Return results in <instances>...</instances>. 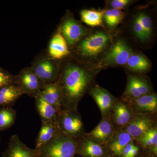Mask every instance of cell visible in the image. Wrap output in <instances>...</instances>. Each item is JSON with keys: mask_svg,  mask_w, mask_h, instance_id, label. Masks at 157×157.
<instances>
[{"mask_svg": "<svg viewBox=\"0 0 157 157\" xmlns=\"http://www.w3.org/2000/svg\"><path fill=\"white\" fill-rule=\"evenodd\" d=\"M61 63L57 81L61 93V109H78L79 102L93 87L94 72L76 59Z\"/></svg>", "mask_w": 157, "mask_h": 157, "instance_id": "cell-1", "label": "cell"}, {"mask_svg": "<svg viewBox=\"0 0 157 157\" xmlns=\"http://www.w3.org/2000/svg\"><path fill=\"white\" fill-rule=\"evenodd\" d=\"M111 42L109 34L103 31H97L85 36L72 48L78 57L77 60L93 61L105 52Z\"/></svg>", "mask_w": 157, "mask_h": 157, "instance_id": "cell-2", "label": "cell"}, {"mask_svg": "<svg viewBox=\"0 0 157 157\" xmlns=\"http://www.w3.org/2000/svg\"><path fill=\"white\" fill-rule=\"evenodd\" d=\"M56 121L61 132L69 137L78 139L86 135L78 109H61L57 113Z\"/></svg>", "mask_w": 157, "mask_h": 157, "instance_id": "cell-3", "label": "cell"}, {"mask_svg": "<svg viewBox=\"0 0 157 157\" xmlns=\"http://www.w3.org/2000/svg\"><path fill=\"white\" fill-rule=\"evenodd\" d=\"M31 67L45 84L56 82L60 73L61 60L55 59L49 56L48 52L42 53L32 62Z\"/></svg>", "mask_w": 157, "mask_h": 157, "instance_id": "cell-4", "label": "cell"}, {"mask_svg": "<svg viewBox=\"0 0 157 157\" xmlns=\"http://www.w3.org/2000/svg\"><path fill=\"white\" fill-rule=\"evenodd\" d=\"M77 143V139L61 132L50 142L37 150L48 157H75Z\"/></svg>", "mask_w": 157, "mask_h": 157, "instance_id": "cell-5", "label": "cell"}, {"mask_svg": "<svg viewBox=\"0 0 157 157\" xmlns=\"http://www.w3.org/2000/svg\"><path fill=\"white\" fill-rule=\"evenodd\" d=\"M58 30L67 41L69 48H72L88 34L86 29L68 11L62 18Z\"/></svg>", "mask_w": 157, "mask_h": 157, "instance_id": "cell-6", "label": "cell"}, {"mask_svg": "<svg viewBox=\"0 0 157 157\" xmlns=\"http://www.w3.org/2000/svg\"><path fill=\"white\" fill-rule=\"evenodd\" d=\"M132 53V49L127 42L124 39H118L104 55L98 63V68L125 66Z\"/></svg>", "mask_w": 157, "mask_h": 157, "instance_id": "cell-7", "label": "cell"}, {"mask_svg": "<svg viewBox=\"0 0 157 157\" xmlns=\"http://www.w3.org/2000/svg\"><path fill=\"white\" fill-rule=\"evenodd\" d=\"M15 76V84L23 95L31 98H36L46 85L31 67L23 68Z\"/></svg>", "mask_w": 157, "mask_h": 157, "instance_id": "cell-8", "label": "cell"}, {"mask_svg": "<svg viewBox=\"0 0 157 157\" xmlns=\"http://www.w3.org/2000/svg\"><path fill=\"white\" fill-rule=\"evenodd\" d=\"M151 88L145 78L135 75L128 76L125 91L123 98L129 101L151 94Z\"/></svg>", "mask_w": 157, "mask_h": 157, "instance_id": "cell-9", "label": "cell"}, {"mask_svg": "<svg viewBox=\"0 0 157 157\" xmlns=\"http://www.w3.org/2000/svg\"><path fill=\"white\" fill-rule=\"evenodd\" d=\"M115 134L112 121L105 117L104 118H103L98 126L86 136L96 143L102 146L109 143Z\"/></svg>", "mask_w": 157, "mask_h": 157, "instance_id": "cell-10", "label": "cell"}, {"mask_svg": "<svg viewBox=\"0 0 157 157\" xmlns=\"http://www.w3.org/2000/svg\"><path fill=\"white\" fill-rule=\"evenodd\" d=\"M89 94L98 104L102 116L104 117L108 116L112 112L117 101L114 97L107 90L98 85L93 86Z\"/></svg>", "mask_w": 157, "mask_h": 157, "instance_id": "cell-11", "label": "cell"}, {"mask_svg": "<svg viewBox=\"0 0 157 157\" xmlns=\"http://www.w3.org/2000/svg\"><path fill=\"white\" fill-rule=\"evenodd\" d=\"M130 102L131 109L135 115H147L157 111V97L155 94L145 95Z\"/></svg>", "mask_w": 157, "mask_h": 157, "instance_id": "cell-12", "label": "cell"}, {"mask_svg": "<svg viewBox=\"0 0 157 157\" xmlns=\"http://www.w3.org/2000/svg\"><path fill=\"white\" fill-rule=\"evenodd\" d=\"M105 154V149L102 145L86 135L77 139L76 155L81 157H104Z\"/></svg>", "mask_w": 157, "mask_h": 157, "instance_id": "cell-13", "label": "cell"}, {"mask_svg": "<svg viewBox=\"0 0 157 157\" xmlns=\"http://www.w3.org/2000/svg\"><path fill=\"white\" fill-rule=\"evenodd\" d=\"M38 151L24 144L17 135H12L3 157H36Z\"/></svg>", "mask_w": 157, "mask_h": 157, "instance_id": "cell-14", "label": "cell"}, {"mask_svg": "<svg viewBox=\"0 0 157 157\" xmlns=\"http://www.w3.org/2000/svg\"><path fill=\"white\" fill-rule=\"evenodd\" d=\"M48 53L51 57L58 60H61L71 53L67 41L58 30L51 39Z\"/></svg>", "mask_w": 157, "mask_h": 157, "instance_id": "cell-15", "label": "cell"}, {"mask_svg": "<svg viewBox=\"0 0 157 157\" xmlns=\"http://www.w3.org/2000/svg\"><path fill=\"white\" fill-rule=\"evenodd\" d=\"M152 121L146 115H137L125 126V131L132 138H138L152 128Z\"/></svg>", "mask_w": 157, "mask_h": 157, "instance_id": "cell-16", "label": "cell"}, {"mask_svg": "<svg viewBox=\"0 0 157 157\" xmlns=\"http://www.w3.org/2000/svg\"><path fill=\"white\" fill-rule=\"evenodd\" d=\"M60 132L56 121H42V126L37 136L35 149H40Z\"/></svg>", "mask_w": 157, "mask_h": 157, "instance_id": "cell-17", "label": "cell"}, {"mask_svg": "<svg viewBox=\"0 0 157 157\" xmlns=\"http://www.w3.org/2000/svg\"><path fill=\"white\" fill-rule=\"evenodd\" d=\"M113 112V123L118 127L126 126L135 115L131 107L121 101H116Z\"/></svg>", "mask_w": 157, "mask_h": 157, "instance_id": "cell-18", "label": "cell"}, {"mask_svg": "<svg viewBox=\"0 0 157 157\" xmlns=\"http://www.w3.org/2000/svg\"><path fill=\"white\" fill-rule=\"evenodd\" d=\"M39 94L47 103L55 107L58 112L61 109V93L57 81L45 85Z\"/></svg>", "mask_w": 157, "mask_h": 157, "instance_id": "cell-19", "label": "cell"}, {"mask_svg": "<svg viewBox=\"0 0 157 157\" xmlns=\"http://www.w3.org/2000/svg\"><path fill=\"white\" fill-rule=\"evenodd\" d=\"M23 94L15 84L6 86L0 88V106L11 107Z\"/></svg>", "mask_w": 157, "mask_h": 157, "instance_id": "cell-20", "label": "cell"}, {"mask_svg": "<svg viewBox=\"0 0 157 157\" xmlns=\"http://www.w3.org/2000/svg\"><path fill=\"white\" fill-rule=\"evenodd\" d=\"M125 66L129 70L141 73L148 71L151 67V64L148 59L144 55L132 53Z\"/></svg>", "mask_w": 157, "mask_h": 157, "instance_id": "cell-21", "label": "cell"}, {"mask_svg": "<svg viewBox=\"0 0 157 157\" xmlns=\"http://www.w3.org/2000/svg\"><path fill=\"white\" fill-rule=\"evenodd\" d=\"M35 98L36 107L42 121H56L58 112L55 108L47 103L39 94Z\"/></svg>", "mask_w": 157, "mask_h": 157, "instance_id": "cell-22", "label": "cell"}, {"mask_svg": "<svg viewBox=\"0 0 157 157\" xmlns=\"http://www.w3.org/2000/svg\"><path fill=\"white\" fill-rule=\"evenodd\" d=\"M133 138L125 131H121L115 134L109 142V149L113 154L121 157L123 151L127 144L132 141Z\"/></svg>", "mask_w": 157, "mask_h": 157, "instance_id": "cell-23", "label": "cell"}, {"mask_svg": "<svg viewBox=\"0 0 157 157\" xmlns=\"http://www.w3.org/2000/svg\"><path fill=\"white\" fill-rule=\"evenodd\" d=\"M105 10L97 11L84 9L80 12L81 20L88 25L103 27V20Z\"/></svg>", "mask_w": 157, "mask_h": 157, "instance_id": "cell-24", "label": "cell"}, {"mask_svg": "<svg viewBox=\"0 0 157 157\" xmlns=\"http://www.w3.org/2000/svg\"><path fill=\"white\" fill-rule=\"evenodd\" d=\"M16 117V111L11 107L0 109V130L9 128L14 124Z\"/></svg>", "mask_w": 157, "mask_h": 157, "instance_id": "cell-25", "label": "cell"}, {"mask_svg": "<svg viewBox=\"0 0 157 157\" xmlns=\"http://www.w3.org/2000/svg\"><path fill=\"white\" fill-rule=\"evenodd\" d=\"M124 17L123 11L117 9L105 10L104 19L105 23L110 28L115 27L121 22Z\"/></svg>", "mask_w": 157, "mask_h": 157, "instance_id": "cell-26", "label": "cell"}, {"mask_svg": "<svg viewBox=\"0 0 157 157\" xmlns=\"http://www.w3.org/2000/svg\"><path fill=\"white\" fill-rule=\"evenodd\" d=\"M140 143L145 147H150L157 143V128L150 129L138 138Z\"/></svg>", "mask_w": 157, "mask_h": 157, "instance_id": "cell-27", "label": "cell"}, {"mask_svg": "<svg viewBox=\"0 0 157 157\" xmlns=\"http://www.w3.org/2000/svg\"><path fill=\"white\" fill-rule=\"evenodd\" d=\"M137 15L143 27L146 40H148L152 33L153 23L151 18L144 12H140Z\"/></svg>", "mask_w": 157, "mask_h": 157, "instance_id": "cell-28", "label": "cell"}, {"mask_svg": "<svg viewBox=\"0 0 157 157\" xmlns=\"http://www.w3.org/2000/svg\"><path fill=\"white\" fill-rule=\"evenodd\" d=\"M132 29L135 36L137 37V39L142 42H145L146 41L143 27L141 25V23L137 15L135 16L132 24Z\"/></svg>", "mask_w": 157, "mask_h": 157, "instance_id": "cell-29", "label": "cell"}, {"mask_svg": "<svg viewBox=\"0 0 157 157\" xmlns=\"http://www.w3.org/2000/svg\"><path fill=\"white\" fill-rule=\"evenodd\" d=\"M15 75L0 69V88L6 86L15 84Z\"/></svg>", "mask_w": 157, "mask_h": 157, "instance_id": "cell-30", "label": "cell"}, {"mask_svg": "<svg viewBox=\"0 0 157 157\" xmlns=\"http://www.w3.org/2000/svg\"><path fill=\"white\" fill-rule=\"evenodd\" d=\"M134 1L131 0H112L108 2L109 6L111 7V9H117L121 10L126 9L128 6Z\"/></svg>", "mask_w": 157, "mask_h": 157, "instance_id": "cell-31", "label": "cell"}, {"mask_svg": "<svg viewBox=\"0 0 157 157\" xmlns=\"http://www.w3.org/2000/svg\"><path fill=\"white\" fill-rule=\"evenodd\" d=\"M135 146L133 141L128 144L123 151L121 157H130L132 149Z\"/></svg>", "mask_w": 157, "mask_h": 157, "instance_id": "cell-32", "label": "cell"}, {"mask_svg": "<svg viewBox=\"0 0 157 157\" xmlns=\"http://www.w3.org/2000/svg\"><path fill=\"white\" fill-rule=\"evenodd\" d=\"M151 152L155 156H157V143L154 144L151 147Z\"/></svg>", "mask_w": 157, "mask_h": 157, "instance_id": "cell-33", "label": "cell"}, {"mask_svg": "<svg viewBox=\"0 0 157 157\" xmlns=\"http://www.w3.org/2000/svg\"><path fill=\"white\" fill-rule=\"evenodd\" d=\"M38 151V150H37ZM36 157H48L46 155L43 154L39 152L38 151V154H37Z\"/></svg>", "mask_w": 157, "mask_h": 157, "instance_id": "cell-34", "label": "cell"}]
</instances>
